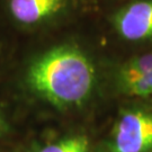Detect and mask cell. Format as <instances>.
I'll list each match as a JSON object with an SVG mask.
<instances>
[{
	"instance_id": "8992f818",
	"label": "cell",
	"mask_w": 152,
	"mask_h": 152,
	"mask_svg": "<svg viewBox=\"0 0 152 152\" xmlns=\"http://www.w3.org/2000/svg\"><path fill=\"white\" fill-rule=\"evenodd\" d=\"M89 141L86 136H70L63 140L48 144L39 152H88Z\"/></svg>"
},
{
	"instance_id": "277c9868",
	"label": "cell",
	"mask_w": 152,
	"mask_h": 152,
	"mask_svg": "<svg viewBox=\"0 0 152 152\" xmlns=\"http://www.w3.org/2000/svg\"><path fill=\"white\" fill-rule=\"evenodd\" d=\"M69 0H7V11L17 24L35 26L58 16Z\"/></svg>"
},
{
	"instance_id": "6da1fadb",
	"label": "cell",
	"mask_w": 152,
	"mask_h": 152,
	"mask_svg": "<svg viewBox=\"0 0 152 152\" xmlns=\"http://www.w3.org/2000/svg\"><path fill=\"white\" fill-rule=\"evenodd\" d=\"M27 81L34 91L56 107L80 105L90 95L95 71L90 60L70 45L52 49L33 62Z\"/></svg>"
},
{
	"instance_id": "52a82bcc",
	"label": "cell",
	"mask_w": 152,
	"mask_h": 152,
	"mask_svg": "<svg viewBox=\"0 0 152 152\" xmlns=\"http://www.w3.org/2000/svg\"><path fill=\"white\" fill-rule=\"evenodd\" d=\"M126 94L130 96H139V97H147L152 95V71L144 77L140 78L137 81L124 88Z\"/></svg>"
},
{
	"instance_id": "7a4b0ae2",
	"label": "cell",
	"mask_w": 152,
	"mask_h": 152,
	"mask_svg": "<svg viewBox=\"0 0 152 152\" xmlns=\"http://www.w3.org/2000/svg\"><path fill=\"white\" fill-rule=\"evenodd\" d=\"M109 152H152V110H129L113 131Z\"/></svg>"
},
{
	"instance_id": "3957f363",
	"label": "cell",
	"mask_w": 152,
	"mask_h": 152,
	"mask_svg": "<svg viewBox=\"0 0 152 152\" xmlns=\"http://www.w3.org/2000/svg\"><path fill=\"white\" fill-rule=\"evenodd\" d=\"M114 25L127 41L152 39V0H136L123 7L115 16Z\"/></svg>"
},
{
	"instance_id": "ba28073f",
	"label": "cell",
	"mask_w": 152,
	"mask_h": 152,
	"mask_svg": "<svg viewBox=\"0 0 152 152\" xmlns=\"http://www.w3.org/2000/svg\"><path fill=\"white\" fill-rule=\"evenodd\" d=\"M2 127H4V121H2V118L0 117V131L2 130Z\"/></svg>"
},
{
	"instance_id": "5b68a950",
	"label": "cell",
	"mask_w": 152,
	"mask_h": 152,
	"mask_svg": "<svg viewBox=\"0 0 152 152\" xmlns=\"http://www.w3.org/2000/svg\"><path fill=\"white\" fill-rule=\"evenodd\" d=\"M152 71V53L130 60L121 69L120 79L123 89Z\"/></svg>"
}]
</instances>
